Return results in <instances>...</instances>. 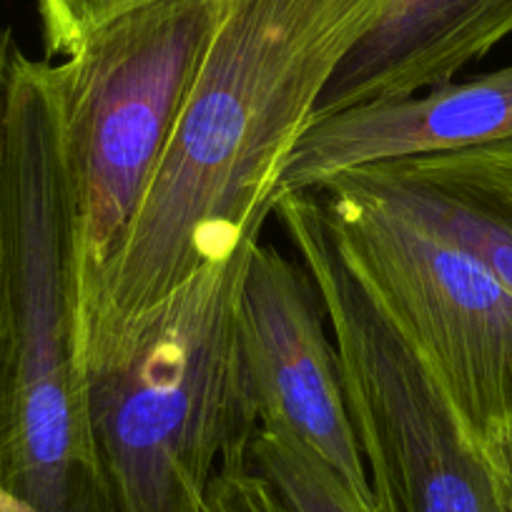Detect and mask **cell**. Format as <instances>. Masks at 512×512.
Listing matches in <instances>:
<instances>
[{"label": "cell", "mask_w": 512, "mask_h": 512, "mask_svg": "<svg viewBox=\"0 0 512 512\" xmlns=\"http://www.w3.org/2000/svg\"><path fill=\"white\" fill-rule=\"evenodd\" d=\"M390 0H214V31L126 239L81 297L83 357L262 236L279 171Z\"/></svg>", "instance_id": "obj_1"}, {"label": "cell", "mask_w": 512, "mask_h": 512, "mask_svg": "<svg viewBox=\"0 0 512 512\" xmlns=\"http://www.w3.org/2000/svg\"><path fill=\"white\" fill-rule=\"evenodd\" d=\"M0 485L33 512H116L86 412L61 76L21 48L0 159Z\"/></svg>", "instance_id": "obj_2"}, {"label": "cell", "mask_w": 512, "mask_h": 512, "mask_svg": "<svg viewBox=\"0 0 512 512\" xmlns=\"http://www.w3.org/2000/svg\"><path fill=\"white\" fill-rule=\"evenodd\" d=\"M259 239L201 267L83 357L88 427L116 512H204L221 467L251 455L259 412L236 304Z\"/></svg>", "instance_id": "obj_3"}, {"label": "cell", "mask_w": 512, "mask_h": 512, "mask_svg": "<svg viewBox=\"0 0 512 512\" xmlns=\"http://www.w3.org/2000/svg\"><path fill=\"white\" fill-rule=\"evenodd\" d=\"M214 18V0H149L93 28L58 63L81 297L154 184Z\"/></svg>", "instance_id": "obj_4"}, {"label": "cell", "mask_w": 512, "mask_h": 512, "mask_svg": "<svg viewBox=\"0 0 512 512\" xmlns=\"http://www.w3.org/2000/svg\"><path fill=\"white\" fill-rule=\"evenodd\" d=\"M382 307L485 445L512 432V289L462 246L342 189L317 191Z\"/></svg>", "instance_id": "obj_5"}, {"label": "cell", "mask_w": 512, "mask_h": 512, "mask_svg": "<svg viewBox=\"0 0 512 512\" xmlns=\"http://www.w3.org/2000/svg\"><path fill=\"white\" fill-rule=\"evenodd\" d=\"M377 512H512L505 457L475 435L402 334L359 339L339 362Z\"/></svg>", "instance_id": "obj_6"}, {"label": "cell", "mask_w": 512, "mask_h": 512, "mask_svg": "<svg viewBox=\"0 0 512 512\" xmlns=\"http://www.w3.org/2000/svg\"><path fill=\"white\" fill-rule=\"evenodd\" d=\"M236 337L259 427L302 442L374 510L337 349L312 274L262 239L251 249L241 279Z\"/></svg>", "instance_id": "obj_7"}, {"label": "cell", "mask_w": 512, "mask_h": 512, "mask_svg": "<svg viewBox=\"0 0 512 512\" xmlns=\"http://www.w3.org/2000/svg\"><path fill=\"white\" fill-rule=\"evenodd\" d=\"M505 139H512V66L412 96L359 103L304 128L279 171L274 204L284 196L314 194L362 166Z\"/></svg>", "instance_id": "obj_8"}, {"label": "cell", "mask_w": 512, "mask_h": 512, "mask_svg": "<svg viewBox=\"0 0 512 512\" xmlns=\"http://www.w3.org/2000/svg\"><path fill=\"white\" fill-rule=\"evenodd\" d=\"M512 33V0H390L344 56L314 118L452 81Z\"/></svg>", "instance_id": "obj_9"}, {"label": "cell", "mask_w": 512, "mask_h": 512, "mask_svg": "<svg viewBox=\"0 0 512 512\" xmlns=\"http://www.w3.org/2000/svg\"><path fill=\"white\" fill-rule=\"evenodd\" d=\"M324 189L352 191L400 211L470 251L512 289V139L362 166Z\"/></svg>", "instance_id": "obj_10"}, {"label": "cell", "mask_w": 512, "mask_h": 512, "mask_svg": "<svg viewBox=\"0 0 512 512\" xmlns=\"http://www.w3.org/2000/svg\"><path fill=\"white\" fill-rule=\"evenodd\" d=\"M251 467L272 482L289 512H377L354 497L327 462L272 427L256 430Z\"/></svg>", "instance_id": "obj_11"}, {"label": "cell", "mask_w": 512, "mask_h": 512, "mask_svg": "<svg viewBox=\"0 0 512 512\" xmlns=\"http://www.w3.org/2000/svg\"><path fill=\"white\" fill-rule=\"evenodd\" d=\"M149 0H38L46 56L66 58L93 28Z\"/></svg>", "instance_id": "obj_12"}, {"label": "cell", "mask_w": 512, "mask_h": 512, "mask_svg": "<svg viewBox=\"0 0 512 512\" xmlns=\"http://www.w3.org/2000/svg\"><path fill=\"white\" fill-rule=\"evenodd\" d=\"M204 512H289L272 482L251 467V457L226 462L206 492Z\"/></svg>", "instance_id": "obj_13"}, {"label": "cell", "mask_w": 512, "mask_h": 512, "mask_svg": "<svg viewBox=\"0 0 512 512\" xmlns=\"http://www.w3.org/2000/svg\"><path fill=\"white\" fill-rule=\"evenodd\" d=\"M8 28H0V159H3V116H6V88H8V71H11V58L16 51Z\"/></svg>", "instance_id": "obj_14"}, {"label": "cell", "mask_w": 512, "mask_h": 512, "mask_svg": "<svg viewBox=\"0 0 512 512\" xmlns=\"http://www.w3.org/2000/svg\"><path fill=\"white\" fill-rule=\"evenodd\" d=\"M0 512H33V510L26 505V502L13 497L6 487L0 485Z\"/></svg>", "instance_id": "obj_15"}, {"label": "cell", "mask_w": 512, "mask_h": 512, "mask_svg": "<svg viewBox=\"0 0 512 512\" xmlns=\"http://www.w3.org/2000/svg\"><path fill=\"white\" fill-rule=\"evenodd\" d=\"M502 457H505L507 467H510V472H512V432H510V437L505 440V445H502Z\"/></svg>", "instance_id": "obj_16"}]
</instances>
